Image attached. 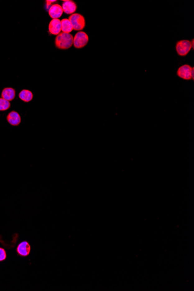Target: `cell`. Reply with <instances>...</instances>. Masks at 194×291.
I'll return each instance as SVG.
<instances>
[{"mask_svg":"<svg viewBox=\"0 0 194 291\" xmlns=\"http://www.w3.org/2000/svg\"><path fill=\"white\" fill-rule=\"evenodd\" d=\"M48 11L49 16L53 19L60 18L63 12L62 6L58 4L51 5Z\"/></svg>","mask_w":194,"mask_h":291,"instance_id":"obj_8","label":"cell"},{"mask_svg":"<svg viewBox=\"0 0 194 291\" xmlns=\"http://www.w3.org/2000/svg\"><path fill=\"white\" fill-rule=\"evenodd\" d=\"M63 11L67 15L73 14L77 9V5L73 1H63L62 5Z\"/></svg>","mask_w":194,"mask_h":291,"instance_id":"obj_9","label":"cell"},{"mask_svg":"<svg viewBox=\"0 0 194 291\" xmlns=\"http://www.w3.org/2000/svg\"><path fill=\"white\" fill-rule=\"evenodd\" d=\"M192 80H194V67H192Z\"/></svg>","mask_w":194,"mask_h":291,"instance_id":"obj_17","label":"cell"},{"mask_svg":"<svg viewBox=\"0 0 194 291\" xmlns=\"http://www.w3.org/2000/svg\"><path fill=\"white\" fill-rule=\"evenodd\" d=\"M16 95V92L15 89L11 87H7L5 88L2 93H1V97L5 99L11 101L14 99Z\"/></svg>","mask_w":194,"mask_h":291,"instance_id":"obj_11","label":"cell"},{"mask_svg":"<svg viewBox=\"0 0 194 291\" xmlns=\"http://www.w3.org/2000/svg\"><path fill=\"white\" fill-rule=\"evenodd\" d=\"M192 49L191 41L188 40H182L178 41L176 45V50L177 53L181 56L185 57L190 53Z\"/></svg>","mask_w":194,"mask_h":291,"instance_id":"obj_3","label":"cell"},{"mask_svg":"<svg viewBox=\"0 0 194 291\" xmlns=\"http://www.w3.org/2000/svg\"><path fill=\"white\" fill-rule=\"evenodd\" d=\"M46 2V9L48 11L49 8V7H51V5L52 3H53L54 2H56L55 0H53V1H49V0H47L45 1Z\"/></svg>","mask_w":194,"mask_h":291,"instance_id":"obj_16","label":"cell"},{"mask_svg":"<svg viewBox=\"0 0 194 291\" xmlns=\"http://www.w3.org/2000/svg\"><path fill=\"white\" fill-rule=\"evenodd\" d=\"M88 41L89 37L86 33L79 31L73 37V45L76 48H82L88 44Z\"/></svg>","mask_w":194,"mask_h":291,"instance_id":"obj_4","label":"cell"},{"mask_svg":"<svg viewBox=\"0 0 194 291\" xmlns=\"http://www.w3.org/2000/svg\"><path fill=\"white\" fill-rule=\"evenodd\" d=\"M11 107L10 102L5 99L2 98H0V111L8 110Z\"/></svg>","mask_w":194,"mask_h":291,"instance_id":"obj_14","label":"cell"},{"mask_svg":"<svg viewBox=\"0 0 194 291\" xmlns=\"http://www.w3.org/2000/svg\"><path fill=\"white\" fill-rule=\"evenodd\" d=\"M73 26V30L80 31L83 30L85 26V18L79 13H75L69 16L68 19Z\"/></svg>","mask_w":194,"mask_h":291,"instance_id":"obj_2","label":"cell"},{"mask_svg":"<svg viewBox=\"0 0 194 291\" xmlns=\"http://www.w3.org/2000/svg\"><path fill=\"white\" fill-rule=\"evenodd\" d=\"M16 252L19 256L27 257L30 255L31 252V246L27 241H22L19 243L16 247Z\"/></svg>","mask_w":194,"mask_h":291,"instance_id":"obj_6","label":"cell"},{"mask_svg":"<svg viewBox=\"0 0 194 291\" xmlns=\"http://www.w3.org/2000/svg\"><path fill=\"white\" fill-rule=\"evenodd\" d=\"M194 39L192 40V41L191 42V46H192V48L194 49Z\"/></svg>","mask_w":194,"mask_h":291,"instance_id":"obj_18","label":"cell"},{"mask_svg":"<svg viewBox=\"0 0 194 291\" xmlns=\"http://www.w3.org/2000/svg\"><path fill=\"white\" fill-rule=\"evenodd\" d=\"M55 47L61 49H67L73 45V37L70 33H61L55 39Z\"/></svg>","mask_w":194,"mask_h":291,"instance_id":"obj_1","label":"cell"},{"mask_svg":"<svg viewBox=\"0 0 194 291\" xmlns=\"http://www.w3.org/2000/svg\"><path fill=\"white\" fill-rule=\"evenodd\" d=\"M7 119L8 122L13 126H18L21 122V116L17 112L15 111L11 112L7 116Z\"/></svg>","mask_w":194,"mask_h":291,"instance_id":"obj_10","label":"cell"},{"mask_svg":"<svg viewBox=\"0 0 194 291\" xmlns=\"http://www.w3.org/2000/svg\"><path fill=\"white\" fill-rule=\"evenodd\" d=\"M7 259V253L4 249L0 247V262L3 261Z\"/></svg>","mask_w":194,"mask_h":291,"instance_id":"obj_15","label":"cell"},{"mask_svg":"<svg viewBox=\"0 0 194 291\" xmlns=\"http://www.w3.org/2000/svg\"><path fill=\"white\" fill-rule=\"evenodd\" d=\"M192 67L189 65L185 64L180 66L177 72V75L182 79L190 80L192 79Z\"/></svg>","mask_w":194,"mask_h":291,"instance_id":"obj_5","label":"cell"},{"mask_svg":"<svg viewBox=\"0 0 194 291\" xmlns=\"http://www.w3.org/2000/svg\"><path fill=\"white\" fill-rule=\"evenodd\" d=\"M19 97L23 101L29 102L33 99V95L30 91L27 90H23L19 94Z\"/></svg>","mask_w":194,"mask_h":291,"instance_id":"obj_12","label":"cell"},{"mask_svg":"<svg viewBox=\"0 0 194 291\" xmlns=\"http://www.w3.org/2000/svg\"><path fill=\"white\" fill-rule=\"evenodd\" d=\"M49 32L50 34L57 35L61 33V22L59 19H53L49 22L48 26Z\"/></svg>","mask_w":194,"mask_h":291,"instance_id":"obj_7","label":"cell"},{"mask_svg":"<svg viewBox=\"0 0 194 291\" xmlns=\"http://www.w3.org/2000/svg\"><path fill=\"white\" fill-rule=\"evenodd\" d=\"M61 30L63 33H70L73 30V26L68 19H63L61 21Z\"/></svg>","mask_w":194,"mask_h":291,"instance_id":"obj_13","label":"cell"}]
</instances>
